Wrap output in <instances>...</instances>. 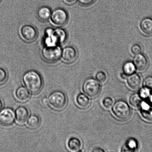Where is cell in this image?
Listing matches in <instances>:
<instances>
[{"label": "cell", "instance_id": "obj_24", "mask_svg": "<svg viewBox=\"0 0 152 152\" xmlns=\"http://www.w3.org/2000/svg\"><path fill=\"white\" fill-rule=\"evenodd\" d=\"M96 80L99 83H106L108 80V77L106 73L103 71L98 72L96 75Z\"/></svg>", "mask_w": 152, "mask_h": 152}, {"label": "cell", "instance_id": "obj_6", "mask_svg": "<svg viewBox=\"0 0 152 152\" xmlns=\"http://www.w3.org/2000/svg\"><path fill=\"white\" fill-rule=\"evenodd\" d=\"M50 18L54 24L56 26H62L68 22V15L64 9L57 8L51 12Z\"/></svg>", "mask_w": 152, "mask_h": 152}, {"label": "cell", "instance_id": "obj_11", "mask_svg": "<svg viewBox=\"0 0 152 152\" xmlns=\"http://www.w3.org/2000/svg\"><path fill=\"white\" fill-rule=\"evenodd\" d=\"M29 114V110L26 107L24 106L18 107L15 112L16 121L20 124H23L26 121Z\"/></svg>", "mask_w": 152, "mask_h": 152}, {"label": "cell", "instance_id": "obj_16", "mask_svg": "<svg viewBox=\"0 0 152 152\" xmlns=\"http://www.w3.org/2000/svg\"><path fill=\"white\" fill-rule=\"evenodd\" d=\"M16 98L21 102L28 101L30 98V93L28 89L24 86H20L16 89L15 92Z\"/></svg>", "mask_w": 152, "mask_h": 152}, {"label": "cell", "instance_id": "obj_20", "mask_svg": "<svg viewBox=\"0 0 152 152\" xmlns=\"http://www.w3.org/2000/svg\"><path fill=\"white\" fill-rule=\"evenodd\" d=\"M27 123L28 126L31 129H36L40 126L41 120L38 116L36 115H32L28 119Z\"/></svg>", "mask_w": 152, "mask_h": 152}, {"label": "cell", "instance_id": "obj_5", "mask_svg": "<svg viewBox=\"0 0 152 152\" xmlns=\"http://www.w3.org/2000/svg\"><path fill=\"white\" fill-rule=\"evenodd\" d=\"M101 86L99 82L93 79H89L84 82L83 90L86 95L94 98L99 94L101 91Z\"/></svg>", "mask_w": 152, "mask_h": 152}, {"label": "cell", "instance_id": "obj_9", "mask_svg": "<svg viewBox=\"0 0 152 152\" xmlns=\"http://www.w3.org/2000/svg\"><path fill=\"white\" fill-rule=\"evenodd\" d=\"M78 56V53L75 48L72 46L65 48L62 51V60L67 64H71L75 62Z\"/></svg>", "mask_w": 152, "mask_h": 152}, {"label": "cell", "instance_id": "obj_32", "mask_svg": "<svg viewBox=\"0 0 152 152\" xmlns=\"http://www.w3.org/2000/svg\"><path fill=\"white\" fill-rule=\"evenodd\" d=\"M41 103L43 106L47 107L48 105V99L46 96H44L41 99Z\"/></svg>", "mask_w": 152, "mask_h": 152}, {"label": "cell", "instance_id": "obj_23", "mask_svg": "<svg viewBox=\"0 0 152 152\" xmlns=\"http://www.w3.org/2000/svg\"><path fill=\"white\" fill-rule=\"evenodd\" d=\"M142 98L139 94H134L132 95L130 98V103L132 106L135 107H140L143 102Z\"/></svg>", "mask_w": 152, "mask_h": 152}, {"label": "cell", "instance_id": "obj_29", "mask_svg": "<svg viewBox=\"0 0 152 152\" xmlns=\"http://www.w3.org/2000/svg\"><path fill=\"white\" fill-rule=\"evenodd\" d=\"M149 89L145 87L143 88L140 91L139 95L142 99H145L149 97L150 95V92Z\"/></svg>", "mask_w": 152, "mask_h": 152}, {"label": "cell", "instance_id": "obj_34", "mask_svg": "<svg viewBox=\"0 0 152 152\" xmlns=\"http://www.w3.org/2000/svg\"><path fill=\"white\" fill-rule=\"evenodd\" d=\"M3 107V102L1 98H0V111H1Z\"/></svg>", "mask_w": 152, "mask_h": 152}, {"label": "cell", "instance_id": "obj_7", "mask_svg": "<svg viewBox=\"0 0 152 152\" xmlns=\"http://www.w3.org/2000/svg\"><path fill=\"white\" fill-rule=\"evenodd\" d=\"M15 113L12 109L6 108L0 111V124L4 126H9L15 121Z\"/></svg>", "mask_w": 152, "mask_h": 152}, {"label": "cell", "instance_id": "obj_30", "mask_svg": "<svg viewBox=\"0 0 152 152\" xmlns=\"http://www.w3.org/2000/svg\"><path fill=\"white\" fill-rule=\"evenodd\" d=\"M145 87L152 90V76H149L146 77L144 83Z\"/></svg>", "mask_w": 152, "mask_h": 152}, {"label": "cell", "instance_id": "obj_1", "mask_svg": "<svg viewBox=\"0 0 152 152\" xmlns=\"http://www.w3.org/2000/svg\"><path fill=\"white\" fill-rule=\"evenodd\" d=\"M22 79L25 86L31 93L38 94L42 89V77L37 71H28L24 74Z\"/></svg>", "mask_w": 152, "mask_h": 152}, {"label": "cell", "instance_id": "obj_2", "mask_svg": "<svg viewBox=\"0 0 152 152\" xmlns=\"http://www.w3.org/2000/svg\"><path fill=\"white\" fill-rule=\"evenodd\" d=\"M62 51V48L59 45L46 46L42 50V56L46 61L54 63L60 58Z\"/></svg>", "mask_w": 152, "mask_h": 152}, {"label": "cell", "instance_id": "obj_33", "mask_svg": "<svg viewBox=\"0 0 152 152\" xmlns=\"http://www.w3.org/2000/svg\"><path fill=\"white\" fill-rule=\"evenodd\" d=\"M65 3L68 4H72L75 2L76 0H65Z\"/></svg>", "mask_w": 152, "mask_h": 152}, {"label": "cell", "instance_id": "obj_19", "mask_svg": "<svg viewBox=\"0 0 152 152\" xmlns=\"http://www.w3.org/2000/svg\"><path fill=\"white\" fill-rule=\"evenodd\" d=\"M76 102L79 106L82 108H87L90 104L89 98L83 94H80L77 95Z\"/></svg>", "mask_w": 152, "mask_h": 152}, {"label": "cell", "instance_id": "obj_37", "mask_svg": "<svg viewBox=\"0 0 152 152\" xmlns=\"http://www.w3.org/2000/svg\"><path fill=\"white\" fill-rule=\"evenodd\" d=\"M1 0H0V2H1Z\"/></svg>", "mask_w": 152, "mask_h": 152}, {"label": "cell", "instance_id": "obj_4", "mask_svg": "<svg viewBox=\"0 0 152 152\" xmlns=\"http://www.w3.org/2000/svg\"><path fill=\"white\" fill-rule=\"evenodd\" d=\"M115 115L119 119L126 120L131 115L130 107L127 103L123 101H119L115 104L112 108Z\"/></svg>", "mask_w": 152, "mask_h": 152}, {"label": "cell", "instance_id": "obj_28", "mask_svg": "<svg viewBox=\"0 0 152 152\" xmlns=\"http://www.w3.org/2000/svg\"><path fill=\"white\" fill-rule=\"evenodd\" d=\"M7 71L0 68V85L2 84L7 80Z\"/></svg>", "mask_w": 152, "mask_h": 152}, {"label": "cell", "instance_id": "obj_15", "mask_svg": "<svg viewBox=\"0 0 152 152\" xmlns=\"http://www.w3.org/2000/svg\"><path fill=\"white\" fill-rule=\"evenodd\" d=\"M140 107L143 117L147 121L152 122V105L143 101Z\"/></svg>", "mask_w": 152, "mask_h": 152}, {"label": "cell", "instance_id": "obj_25", "mask_svg": "<svg viewBox=\"0 0 152 152\" xmlns=\"http://www.w3.org/2000/svg\"><path fill=\"white\" fill-rule=\"evenodd\" d=\"M137 145L136 141L134 139H131L128 141L125 147L127 149L126 151H134L136 149Z\"/></svg>", "mask_w": 152, "mask_h": 152}, {"label": "cell", "instance_id": "obj_13", "mask_svg": "<svg viewBox=\"0 0 152 152\" xmlns=\"http://www.w3.org/2000/svg\"><path fill=\"white\" fill-rule=\"evenodd\" d=\"M140 29L143 34L148 36L152 35V18H144L140 23Z\"/></svg>", "mask_w": 152, "mask_h": 152}, {"label": "cell", "instance_id": "obj_36", "mask_svg": "<svg viewBox=\"0 0 152 152\" xmlns=\"http://www.w3.org/2000/svg\"><path fill=\"white\" fill-rule=\"evenodd\" d=\"M150 101V102L152 103V94L150 95V96H149Z\"/></svg>", "mask_w": 152, "mask_h": 152}, {"label": "cell", "instance_id": "obj_18", "mask_svg": "<svg viewBox=\"0 0 152 152\" xmlns=\"http://www.w3.org/2000/svg\"><path fill=\"white\" fill-rule=\"evenodd\" d=\"M68 148L71 151L77 152L81 149L82 144L81 141L79 138L72 137L70 138L68 141Z\"/></svg>", "mask_w": 152, "mask_h": 152}, {"label": "cell", "instance_id": "obj_17", "mask_svg": "<svg viewBox=\"0 0 152 152\" xmlns=\"http://www.w3.org/2000/svg\"><path fill=\"white\" fill-rule=\"evenodd\" d=\"M51 12L50 9L47 7H40L37 12V16L40 20L45 22L48 20L51 16Z\"/></svg>", "mask_w": 152, "mask_h": 152}, {"label": "cell", "instance_id": "obj_21", "mask_svg": "<svg viewBox=\"0 0 152 152\" xmlns=\"http://www.w3.org/2000/svg\"><path fill=\"white\" fill-rule=\"evenodd\" d=\"M59 44H63L67 40L68 35L65 29L61 28L54 29Z\"/></svg>", "mask_w": 152, "mask_h": 152}, {"label": "cell", "instance_id": "obj_31", "mask_svg": "<svg viewBox=\"0 0 152 152\" xmlns=\"http://www.w3.org/2000/svg\"><path fill=\"white\" fill-rule=\"evenodd\" d=\"M77 1L81 5L87 6L93 4L96 0H77Z\"/></svg>", "mask_w": 152, "mask_h": 152}, {"label": "cell", "instance_id": "obj_26", "mask_svg": "<svg viewBox=\"0 0 152 152\" xmlns=\"http://www.w3.org/2000/svg\"><path fill=\"white\" fill-rule=\"evenodd\" d=\"M131 50L132 54L136 56L142 53V48L141 45L135 44L132 46Z\"/></svg>", "mask_w": 152, "mask_h": 152}, {"label": "cell", "instance_id": "obj_10", "mask_svg": "<svg viewBox=\"0 0 152 152\" xmlns=\"http://www.w3.org/2000/svg\"><path fill=\"white\" fill-rule=\"evenodd\" d=\"M133 63L135 68L138 71H145L148 67V59L145 55L141 54L136 55L134 59Z\"/></svg>", "mask_w": 152, "mask_h": 152}, {"label": "cell", "instance_id": "obj_35", "mask_svg": "<svg viewBox=\"0 0 152 152\" xmlns=\"http://www.w3.org/2000/svg\"><path fill=\"white\" fill-rule=\"evenodd\" d=\"M97 149L98 150H94V151H94V152H96V151L104 152V150H101V149H99V150H98V149Z\"/></svg>", "mask_w": 152, "mask_h": 152}, {"label": "cell", "instance_id": "obj_8", "mask_svg": "<svg viewBox=\"0 0 152 152\" xmlns=\"http://www.w3.org/2000/svg\"><path fill=\"white\" fill-rule=\"evenodd\" d=\"M21 36L23 39L27 42H32L35 40L37 37V30L32 25H24L20 30Z\"/></svg>", "mask_w": 152, "mask_h": 152}, {"label": "cell", "instance_id": "obj_22", "mask_svg": "<svg viewBox=\"0 0 152 152\" xmlns=\"http://www.w3.org/2000/svg\"><path fill=\"white\" fill-rule=\"evenodd\" d=\"M135 70L136 68L133 62L128 61L126 62L123 65V72L126 76H129L134 74Z\"/></svg>", "mask_w": 152, "mask_h": 152}, {"label": "cell", "instance_id": "obj_27", "mask_svg": "<svg viewBox=\"0 0 152 152\" xmlns=\"http://www.w3.org/2000/svg\"><path fill=\"white\" fill-rule=\"evenodd\" d=\"M103 105L105 108L109 109L112 107L114 103V101L110 97H106L103 101Z\"/></svg>", "mask_w": 152, "mask_h": 152}, {"label": "cell", "instance_id": "obj_14", "mask_svg": "<svg viewBox=\"0 0 152 152\" xmlns=\"http://www.w3.org/2000/svg\"><path fill=\"white\" fill-rule=\"evenodd\" d=\"M128 86L133 90L140 88L141 84V78L139 74L134 73L129 75L127 78Z\"/></svg>", "mask_w": 152, "mask_h": 152}, {"label": "cell", "instance_id": "obj_12", "mask_svg": "<svg viewBox=\"0 0 152 152\" xmlns=\"http://www.w3.org/2000/svg\"><path fill=\"white\" fill-rule=\"evenodd\" d=\"M44 43L46 46H53L59 45V43L54 29L48 28L46 30Z\"/></svg>", "mask_w": 152, "mask_h": 152}, {"label": "cell", "instance_id": "obj_3", "mask_svg": "<svg viewBox=\"0 0 152 152\" xmlns=\"http://www.w3.org/2000/svg\"><path fill=\"white\" fill-rule=\"evenodd\" d=\"M49 103L55 109L61 110L66 105V95L60 91H56L52 92L49 96Z\"/></svg>", "mask_w": 152, "mask_h": 152}]
</instances>
